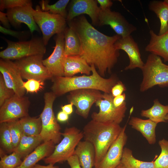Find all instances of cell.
Instances as JSON below:
<instances>
[{
  "label": "cell",
  "instance_id": "obj_1",
  "mask_svg": "<svg viewBox=\"0 0 168 168\" xmlns=\"http://www.w3.org/2000/svg\"><path fill=\"white\" fill-rule=\"evenodd\" d=\"M67 21L76 32L81 44L80 56L90 65H93L100 75L111 72L119 56L115 44L121 37L109 36L101 33L83 15Z\"/></svg>",
  "mask_w": 168,
  "mask_h": 168
},
{
  "label": "cell",
  "instance_id": "obj_2",
  "mask_svg": "<svg viewBox=\"0 0 168 168\" xmlns=\"http://www.w3.org/2000/svg\"><path fill=\"white\" fill-rule=\"evenodd\" d=\"M91 66V75L53 77L51 91L57 97L72 91L83 89H95L111 94L112 87L119 81L117 77L113 75L109 78H105L100 75L94 66Z\"/></svg>",
  "mask_w": 168,
  "mask_h": 168
},
{
  "label": "cell",
  "instance_id": "obj_3",
  "mask_svg": "<svg viewBox=\"0 0 168 168\" xmlns=\"http://www.w3.org/2000/svg\"><path fill=\"white\" fill-rule=\"evenodd\" d=\"M122 128L115 123L100 122L92 119L84 126L82 132L84 140L91 143L95 149L94 167L103 158L119 136Z\"/></svg>",
  "mask_w": 168,
  "mask_h": 168
},
{
  "label": "cell",
  "instance_id": "obj_4",
  "mask_svg": "<svg viewBox=\"0 0 168 168\" xmlns=\"http://www.w3.org/2000/svg\"><path fill=\"white\" fill-rule=\"evenodd\" d=\"M141 69L143 79L140 85L141 92H145L156 85L161 87H168V65L163 62L160 57L150 54Z\"/></svg>",
  "mask_w": 168,
  "mask_h": 168
},
{
  "label": "cell",
  "instance_id": "obj_5",
  "mask_svg": "<svg viewBox=\"0 0 168 168\" xmlns=\"http://www.w3.org/2000/svg\"><path fill=\"white\" fill-rule=\"evenodd\" d=\"M57 97L52 92L44 94V105L40 114L42 128L40 136L43 142L51 141L55 144L61 140V127L53 110L54 102Z\"/></svg>",
  "mask_w": 168,
  "mask_h": 168
},
{
  "label": "cell",
  "instance_id": "obj_6",
  "mask_svg": "<svg viewBox=\"0 0 168 168\" xmlns=\"http://www.w3.org/2000/svg\"><path fill=\"white\" fill-rule=\"evenodd\" d=\"M62 135L63 138L55 146L53 153L43 159L45 163L54 165L67 161L73 155L77 145L83 138L82 131L75 127L66 128Z\"/></svg>",
  "mask_w": 168,
  "mask_h": 168
},
{
  "label": "cell",
  "instance_id": "obj_7",
  "mask_svg": "<svg viewBox=\"0 0 168 168\" xmlns=\"http://www.w3.org/2000/svg\"><path fill=\"white\" fill-rule=\"evenodd\" d=\"M31 12L35 22L42 32V40L45 46L54 35L64 32L67 28L66 19L59 15L43 11L38 5L35 9L32 7Z\"/></svg>",
  "mask_w": 168,
  "mask_h": 168
},
{
  "label": "cell",
  "instance_id": "obj_8",
  "mask_svg": "<svg viewBox=\"0 0 168 168\" xmlns=\"http://www.w3.org/2000/svg\"><path fill=\"white\" fill-rule=\"evenodd\" d=\"M7 47L0 52L1 58L18 60L37 55H43L46 52L42 39L33 38L28 41L14 42L6 39Z\"/></svg>",
  "mask_w": 168,
  "mask_h": 168
},
{
  "label": "cell",
  "instance_id": "obj_9",
  "mask_svg": "<svg viewBox=\"0 0 168 168\" xmlns=\"http://www.w3.org/2000/svg\"><path fill=\"white\" fill-rule=\"evenodd\" d=\"M103 99L95 103L99 109L98 112H94L92 119L100 122H114L120 124L125 116L127 109L125 101L121 106L116 107L113 103L114 97L111 94L104 93Z\"/></svg>",
  "mask_w": 168,
  "mask_h": 168
},
{
  "label": "cell",
  "instance_id": "obj_10",
  "mask_svg": "<svg viewBox=\"0 0 168 168\" xmlns=\"http://www.w3.org/2000/svg\"><path fill=\"white\" fill-rule=\"evenodd\" d=\"M43 55H37L16 60L14 62L23 79L44 81L52 78L53 76L43 64Z\"/></svg>",
  "mask_w": 168,
  "mask_h": 168
},
{
  "label": "cell",
  "instance_id": "obj_11",
  "mask_svg": "<svg viewBox=\"0 0 168 168\" xmlns=\"http://www.w3.org/2000/svg\"><path fill=\"white\" fill-rule=\"evenodd\" d=\"M103 97L104 94L101 91L92 89L72 91L67 96L68 102L76 107V114L85 119L88 117L93 105Z\"/></svg>",
  "mask_w": 168,
  "mask_h": 168
},
{
  "label": "cell",
  "instance_id": "obj_12",
  "mask_svg": "<svg viewBox=\"0 0 168 168\" xmlns=\"http://www.w3.org/2000/svg\"><path fill=\"white\" fill-rule=\"evenodd\" d=\"M30 104L28 97L15 94L0 106V123L18 120L29 115Z\"/></svg>",
  "mask_w": 168,
  "mask_h": 168
},
{
  "label": "cell",
  "instance_id": "obj_13",
  "mask_svg": "<svg viewBox=\"0 0 168 168\" xmlns=\"http://www.w3.org/2000/svg\"><path fill=\"white\" fill-rule=\"evenodd\" d=\"M109 25L121 37L130 35L136 28L130 23L120 13L112 11L110 8L100 9L98 17V26Z\"/></svg>",
  "mask_w": 168,
  "mask_h": 168
},
{
  "label": "cell",
  "instance_id": "obj_14",
  "mask_svg": "<svg viewBox=\"0 0 168 168\" xmlns=\"http://www.w3.org/2000/svg\"><path fill=\"white\" fill-rule=\"evenodd\" d=\"M55 45L52 54L43 59V64L54 77L64 76V65L66 58L64 51V32L54 37Z\"/></svg>",
  "mask_w": 168,
  "mask_h": 168
},
{
  "label": "cell",
  "instance_id": "obj_15",
  "mask_svg": "<svg viewBox=\"0 0 168 168\" xmlns=\"http://www.w3.org/2000/svg\"><path fill=\"white\" fill-rule=\"evenodd\" d=\"M0 72L7 86L12 89L16 95L24 96L26 91L23 86L24 82L15 63L11 60L1 58Z\"/></svg>",
  "mask_w": 168,
  "mask_h": 168
},
{
  "label": "cell",
  "instance_id": "obj_16",
  "mask_svg": "<svg viewBox=\"0 0 168 168\" xmlns=\"http://www.w3.org/2000/svg\"><path fill=\"white\" fill-rule=\"evenodd\" d=\"M127 125L123 127L119 136L109 148L105 155L94 168H115L120 163L124 146L128 137L125 132Z\"/></svg>",
  "mask_w": 168,
  "mask_h": 168
},
{
  "label": "cell",
  "instance_id": "obj_17",
  "mask_svg": "<svg viewBox=\"0 0 168 168\" xmlns=\"http://www.w3.org/2000/svg\"><path fill=\"white\" fill-rule=\"evenodd\" d=\"M96 0H73L71 2L66 21H70L83 14L88 15L92 24L98 26L99 15L100 10Z\"/></svg>",
  "mask_w": 168,
  "mask_h": 168
},
{
  "label": "cell",
  "instance_id": "obj_18",
  "mask_svg": "<svg viewBox=\"0 0 168 168\" xmlns=\"http://www.w3.org/2000/svg\"><path fill=\"white\" fill-rule=\"evenodd\" d=\"M116 49L124 51L127 54L129 62L124 70H132L136 68L141 69L144 63L141 57L137 43L131 35L119 39L115 44Z\"/></svg>",
  "mask_w": 168,
  "mask_h": 168
},
{
  "label": "cell",
  "instance_id": "obj_19",
  "mask_svg": "<svg viewBox=\"0 0 168 168\" xmlns=\"http://www.w3.org/2000/svg\"><path fill=\"white\" fill-rule=\"evenodd\" d=\"M32 3L23 6L7 9V14L10 23L15 27L21 23L26 24L32 34L35 31L40 32L31 12Z\"/></svg>",
  "mask_w": 168,
  "mask_h": 168
},
{
  "label": "cell",
  "instance_id": "obj_20",
  "mask_svg": "<svg viewBox=\"0 0 168 168\" xmlns=\"http://www.w3.org/2000/svg\"><path fill=\"white\" fill-rule=\"evenodd\" d=\"M149 33L150 40L145 50L161 57L165 62H168V30L161 35H157L152 30Z\"/></svg>",
  "mask_w": 168,
  "mask_h": 168
},
{
  "label": "cell",
  "instance_id": "obj_21",
  "mask_svg": "<svg viewBox=\"0 0 168 168\" xmlns=\"http://www.w3.org/2000/svg\"><path fill=\"white\" fill-rule=\"evenodd\" d=\"M91 72V66L80 55L66 57L64 65V77H72L79 73L90 75Z\"/></svg>",
  "mask_w": 168,
  "mask_h": 168
},
{
  "label": "cell",
  "instance_id": "obj_22",
  "mask_svg": "<svg viewBox=\"0 0 168 168\" xmlns=\"http://www.w3.org/2000/svg\"><path fill=\"white\" fill-rule=\"evenodd\" d=\"M55 145L51 141L43 142L28 155L17 168H32L39 161L51 154Z\"/></svg>",
  "mask_w": 168,
  "mask_h": 168
},
{
  "label": "cell",
  "instance_id": "obj_23",
  "mask_svg": "<svg viewBox=\"0 0 168 168\" xmlns=\"http://www.w3.org/2000/svg\"><path fill=\"white\" fill-rule=\"evenodd\" d=\"M128 124L131 127L139 132L148 143L154 144L156 142V128L157 124L149 119H143L132 117Z\"/></svg>",
  "mask_w": 168,
  "mask_h": 168
},
{
  "label": "cell",
  "instance_id": "obj_24",
  "mask_svg": "<svg viewBox=\"0 0 168 168\" xmlns=\"http://www.w3.org/2000/svg\"><path fill=\"white\" fill-rule=\"evenodd\" d=\"M73 155L77 156L82 168H92L94 167L95 151L93 145L90 142L85 140L80 141Z\"/></svg>",
  "mask_w": 168,
  "mask_h": 168
},
{
  "label": "cell",
  "instance_id": "obj_25",
  "mask_svg": "<svg viewBox=\"0 0 168 168\" xmlns=\"http://www.w3.org/2000/svg\"><path fill=\"white\" fill-rule=\"evenodd\" d=\"M43 142L40 135L27 136L23 134L13 152L17 153L23 160Z\"/></svg>",
  "mask_w": 168,
  "mask_h": 168
},
{
  "label": "cell",
  "instance_id": "obj_26",
  "mask_svg": "<svg viewBox=\"0 0 168 168\" xmlns=\"http://www.w3.org/2000/svg\"><path fill=\"white\" fill-rule=\"evenodd\" d=\"M64 51L66 57L80 55L81 44L79 38L73 28L69 26L64 31Z\"/></svg>",
  "mask_w": 168,
  "mask_h": 168
},
{
  "label": "cell",
  "instance_id": "obj_27",
  "mask_svg": "<svg viewBox=\"0 0 168 168\" xmlns=\"http://www.w3.org/2000/svg\"><path fill=\"white\" fill-rule=\"evenodd\" d=\"M148 7L160 20V27L158 35L165 33L168 30V5L164 1L153 0L150 2Z\"/></svg>",
  "mask_w": 168,
  "mask_h": 168
},
{
  "label": "cell",
  "instance_id": "obj_28",
  "mask_svg": "<svg viewBox=\"0 0 168 168\" xmlns=\"http://www.w3.org/2000/svg\"><path fill=\"white\" fill-rule=\"evenodd\" d=\"M168 114V105H163L157 99L154 100L151 108L142 110L140 114L142 117L148 118L157 124L167 122L165 118Z\"/></svg>",
  "mask_w": 168,
  "mask_h": 168
},
{
  "label": "cell",
  "instance_id": "obj_29",
  "mask_svg": "<svg viewBox=\"0 0 168 168\" xmlns=\"http://www.w3.org/2000/svg\"><path fill=\"white\" fill-rule=\"evenodd\" d=\"M19 121L23 134L27 136L40 135L42 128L40 115L38 117L28 115L21 119Z\"/></svg>",
  "mask_w": 168,
  "mask_h": 168
},
{
  "label": "cell",
  "instance_id": "obj_30",
  "mask_svg": "<svg viewBox=\"0 0 168 168\" xmlns=\"http://www.w3.org/2000/svg\"><path fill=\"white\" fill-rule=\"evenodd\" d=\"M121 163L125 168H155L154 161H145L134 157L132 151L124 147Z\"/></svg>",
  "mask_w": 168,
  "mask_h": 168
},
{
  "label": "cell",
  "instance_id": "obj_31",
  "mask_svg": "<svg viewBox=\"0 0 168 168\" xmlns=\"http://www.w3.org/2000/svg\"><path fill=\"white\" fill-rule=\"evenodd\" d=\"M69 1V0H59L53 4L49 5L48 1L43 0L40 2V4L42 11L59 15L66 19L68 13L66 7Z\"/></svg>",
  "mask_w": 168,
  "mask_h": 168
},
{
  "label": "cell",
  "instance_id": "obj_32",
  "mask_svg": "<svg viewBox=\"0 0 168 168\" xmlns=\"http://www.w3.org/2000/svg\"><path fill=\"white\" fill-rule=\"evenodd\" d=\"M0 168H17L23 161L17 153L13 152L7 155L0 149Z\"/></svg>",
  "mask_w": 168,
  "mask_h": 168
},
{
  "label": "cell",
  "instance_id": "obj_33",
  "mask_svg": "<svg viewBox=\"0 0 168 168\" xmlns=\"http://www.w3.org/2000/svg\"><path fill=\"white\" fill-rule=\"evenodd\" d=\"M0 137L1 146L7 153L13 152L14 149L7 123H0Z\"/></svg>",
  "mask_w": 168,
  "mask_h": 168
},
{
  "label": "cell",
  "instance_id": "obj_34",
  "mask_svg": "<svg viewBox=\"0 0 168 168\" xmlns=\"http://www.w3.org/2000/svg\"><path fill=\"white\" fill-rule=\"evenodd\" d=\"M161 153L154 161L155 168H168V140L163 139L159 141Z\"/></svg>",
  "mask_w": 168,
  "mask_h": 168
},
{
  "label": "cell",
  "instance_id": "obj_35",
  "mask_svg": "<svg viewBox=\"0 0 168 168\" xmlns=\"http://www.w3.org/2000/svg\"><path fill=\"white\" fill-rule=\"evenodd\" d=\"M7 123L12 137L14 150L18 145L23 133L19 120Z\"/></svg>",
  "mask_w": 168,
  "mask_h": 168
},
{
  "label": "cell",
  "instance_id": "obj_36",
  "mask_svg": "<svg viewBox=\"0 0 168 168\" xmlns=\"http://www.w3.org/2000/svg\"><path fill=\"white\" fill-rule=\"evenodd\" d=\"M15 94L14 91L7 86L3 76L0 74V106Z\"/></svg>",
  "mask_w": 168,
  "mask_h": 168
},
{
  "label": "cell",
  "instance_id": "obj_37",
  "mask_svg": "<svg viewBox=\"0 0 168 168\" xmlns=\"http://www.w3.org/2000/svg\"><path fill=\"white\" fill-rule=\"evenodd\" d=\"M44 81L30 79L24 82L23 86L27 92L37 93L44 88Z\"/></svg>",
  "mask_w": 168,
  "mask_h": 168
},
{
  "label": "cell",
  "instance_id": "obj_38",
  "mask_svg": "<svg viewBox=\"0 0 168 168\" xmlns=\"http://www.w3.org/2000/svg\"><path fill=\"white\" fill-rule=\"evenodd\" d=\"M29 0H0V9L2 11L5 9H9L21 7L31 3Z\"/></svg>",
  "mask_w": 168,
  "mask_h": 168
},
{
  "label": "cell",
  "instance_id": "obj_39",
  "mask_svg": "<svg viewBox=\"0 0 168 168\" xmlns=\"http://www.w3.org/2000/svg\"><path fill=\"white\" fill-rule=\"evenodd\" d=\"M0 31L5 35H7L20 40H23L27 36L26 31H17L7 28L0 26Z\"/></svg>",
  "mask_w": 168,
  "mask_h": 168
},
{
  "label": "cell",
  "instance_id": "obj_40",
  "mask_svg": "<svg viewBox=\"0 0 168 168\" xmlns=\"http://www.w3.org/2000/svg\"><path fill=\"white\" fill-rule=\"evenodd\" d=\"M126 90V88L124 84L119 80L112 87L111 94L113 97L119 96Z\"/></svg>",
  "mask_w": 168,
  "mask_h": 168
},
{
  "label": "cell",
  "instance_id": "obj_41",
  "mask_svg": "<svg viewBox=\"0 0 168 168\" xmlns=\"http://www.w3.org/2000/svg\"><path fill=\"white\" fill-rule=\"evenodd\" d=\"M67 161L71 168H81L78 158L75 155L71 156Z\"/></svg>",
  "mask_w": 168,
  "mask_h": 168
},
{
  "label": "cell",
  "instance_id": "obj_42",
  "mask_svg": "<svg viewBox=\"0 0 168 168\" xmlns=\"http://www.w3.org/2000/svg\"><path fill=\"white\" fill-rule=\"evenodd\" d=\"M125 99L126 95L124 93L119 96L114 97L113 104L116 107H119L121 106L125 102Z\"/></svg>",
  "mask_w": 168,
  "mask_h": 168
},
{
  "label": "cell",
  "instance_id": "obj_43",
  "mask_svg": "<svg viewBox=\"0 0 168 168\" xmlns=\"http://www.w3.org/2000/svg\"><path fill=\"white\" fill-rule=\"evenodd\" d=\"M0 21L3 27L7 28H10V21L6 13L0 12Z\"/></svg>",
  "mask_w": 168,
  "mask_h": 168
},
{
  "label": "cell",
  "instance_id": "obj_44",
  "mask_svg": "<svg viewBox=\"0 0 168 168\" xmlns=\"http://www.w3.org/2000/svg\"><path fill=\"white\" fill-rule=\"evenodd\" d=\"M97 2L100 5V8L102 10L110 8L113 3L110 0H97Z\"/></svg>",
  "mask_w": 168,
  "mask_h": 168
},
{
  "label": "cell",
  "instance_id": "obj_45",
  "mask_svg": "<svg viewBox=\"0 0 168 168\" xmlns=\"http://www.w3.org/2000/svg\"><path fill=\"white\" fill-rule=\"evenodd\" d=\"M68 115L63 111L59 112L57 116V120L61 122L67 121L68 119Z\"/></svg>",
  "mask_w": 168,
  "mask_h": 168
},
{
  "label": "cell",
  "instance_id": "obj_46",
  "mask_svg": "<svg viewBox=\"0 0 168 168\" xmlns=\"http://www.w3.org/2000/svg\"><path fill=\"white\" fill-rule=\"evenodd\" d=\"M73 105L72 103L62 106L61 108L62 111L67 114L69 115L71 114L73 112L72 106Z\"/></svg>",
  "mask_w": 168,
  "mask_h": 168
},
{
  "label": "cell",
  "instance_id": "obj_47",
  "mask_svg": "<svg viewBox=\"0 0 168 168\" xmlns=\"http://www.w3.org/2000/svg\"><path fill=\"white\" fill-rule=\"evenodd\" d=\"M32 168H59L58 166H54V165L49 164L47 166H43L36 164Z\"/></svg>",
  "mask_w": 168,
  "mask_h": 168
},
{
  "label": "cell",
  "instance_id": "obj_48",
  "mask_svg": "<svg viewBox=\"0 0 168 168\" xmlns=\"http://www.w3.org/2000/svg\"><path fill=\"white\" fill-rule=\"evenodd\" d=\"M115 168H125L124 165L121 163L118 166Z\"/></svg>",
  "mask_w": 168,
  "mask_h": 168
},
{
  "label": "cell",
  "instance_id": "obj_49",
  "mask_svg": "<svg viewBox=\"0 0 168 168\" xmlns=\"http://www.w3.org/2000/svg\"><path fill=\"white\" fill-rule=\"evenodd\" d=\"M165 119L167 122L168 121V114L166 116Z\"/></svg>",
  "mask_w": 168,
  "mask_h": 168
},
{
  "label": "cell",
  "instance_id": "obj_50",
  "mask_svg": "<svg viewBox=\"0 0 168 168\" xmlns=\"http://www.w3.org/2000/svg\"><path fill=\"white\" fill-rule=\"evenodd\" d=\"M164 1L166 2V3L168 5V0H165Z\"/></svg>",
  "mask_w": 168,
  "mask_h": 168
}]
</instances>
